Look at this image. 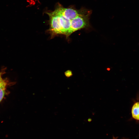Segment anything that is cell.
<instances>
[{
    "label": "cell",
    "instance_id": "cell-1",
    "mask_svg": "<svg viewBox=\"0 0 139 139\" xmlns=\"http://www.w3.org/2000/svg\"><path fill=\"white\" fill-rule=\"evenodd\" d=\"M6 83L1 77L0 78V102L4 95Z\"/></svg>",
    "mask_w": 139,
    "mask_h": 139
},
{
    "label": "cell",
    "instance_id": "cell-2",
    "mask_svg": "<svg viewBox=\"0 0 139 139\" xmlns=\"http://www.w3.org/2000/svg\"><path fill=\"white\" fill-rule=\"evenodd\" d=\"M133 117L135 119L139 120V102L135 103L133 105L132 110Z\"/></svg>",
    "mask_w": 139,
    "mask_h": 139
},
{
    "label": "cell",
    "instance_id": "cell-3",
    "mask_svg": "<svg viewBox=\"0 0 139 139\" xmlns=\"http://www.w3.org/2000/svg\"><path fill=\"white\" fill-rule=\"evenodd\" d=\"M2 74V73H0V78L1 77V75Z\"/></svg>",
    "mask_w": 139,
    "mask_h": 139
}]
</instances>
